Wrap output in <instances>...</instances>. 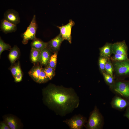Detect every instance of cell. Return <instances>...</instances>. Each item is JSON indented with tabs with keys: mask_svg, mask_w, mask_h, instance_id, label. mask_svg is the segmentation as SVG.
Returning a JSON list of instances; mask_svg holds the SVG:
<instances>
[{
	"mask_svg": "<svg viewBox=\"0 0 129 129\" xmlns=\"http://www.w3.org/2000/svg\"><path fill=\"white\" fill-rule=\"evenodd\" d=\"M109 87L113 91L129 102V80H118Z\"/></svg>",
	"mask_w": 129,
	"mask_h": 129,
	"instance_id": "2",
	"label": "cell"
},
{
	"mask_svg": "<svg viewBox=\"0 0 129 129\" xmlns=\"http://www.w3.org/2000/svg\"><path fill=\"white\" fill-rule=\"evenodd\" d=\"M64 40L59 34L54 38L48 42V48L54 53L59 50L62 43Z\"/></svg>",
	"mask_w": 129,
	"mask_h": 129,
	"instance_id": "10",
	"label": "cell"
},
{
	"mask_svg": "<svg viewBox=\"0 0 129 129\" xmlns=\"http://www.w3.org/2000/svg\"><path fill=\"white\" fill-rule=\"evenodd\" d=\"M43 70L49 80H51L55 75V70L48 65Z\"/></svg>",
	"mask_w": 129,
	"mask_h": 129,
	"instance_id": "21",
	"label": "cell"
},
{
	"mask_svg": "<svg viewBox=\"0 0 129 129\" xmlns=\"http://www.w3.org/2000/svg\"><path fill=\"white\" fill-rule=\"evenodd\" d=\"M45 103L56 114L64 116L79 106L80 100L74 89L51 84L43 91Z\"/></svg>",
	"mask_w": 129,
	"mask_h": 129,
	"instance_id": "1",
	"label": "cell"
},
{
	"mask_svg": "<svg viewBox=\"0 0 129 129\" xmlns=\"http://www.w3.org/2000/svg\"><path fill=\"white\" fill-rule=\"evenodd\" d=\"M21 70L19 63L13 66L11 69L12 74L14 78L18 72Z\"/></svg>",
	"mask_w": 129,
	"mask_h": 129,
	"instance_id": "28",
	"label": "cell"
},
{
	"mask_svg": "<svg viewBox=\"0 0 129 129\" xmlns=\"http://www.w3.org/2000/svg\"><path fill=\"white\" fill-rule=\"evenodd\" d=\"M113 43H106L102 47L99 48L100 56L109 59L110 58L112 52Z\"/></svg>",
	"mask_w": 129,
	"mask_h": 129,
	"instance_id": "13",
	"label": "cell"
},
{
	"mask_svg": "<svg viewBox=\"0 0 129 129\" xmlns=\"http://www.w3.org/2000/svg\"><path fill=\"white\" fill-rule=\"evenodd\" d=\"M63 122L66 123L71 129H81L84 125L86 120L85 117L79 115H75Z\"/></svg>",
	"mask_w": 129,
	"mask_h": 129,
	"instance_id": "6",
	"label": "cell"
},
{
	"mask_svg": "<svg viewBox=\"0 0 129 129\" xmlns=\"http://www.w3.org/2000/svg\"><path fill=\"white\" fill-rule=\"evenodd\" d=\"M51 51L48 47L41 51V59L40 62L41 64L45 66L48 65L51 55Z\"/></svg>",
	"mask_w": 129,
	"mask_h": 129,
	"instance_id": "14",
	"label": "cell"
},
{
	"mask_svg": "<svg viewBox=\"0 0 129 129\" xmlns=\"http://www.w3.org/2000/svg\"><path fill=\"white\" fill-rule=\"evenodd\" d=\"M30 59L31 61L33 63H40L41 59V51L32 48Z\"/></svg>",
	"mask_w": 129,
	"mask_h": 129,
	"instance_id": "18",
	"label": "cell"
},
{
	"mask_svg": "<svg viewBox=\"0 0 129 129\" xmlns=\"http://www.w3.org/2000/svg\"><path fill=\"white\" fill-rule=\"evenodd\" d=\"M128 48L125 40L113 43L112 54L127 55Z\"/></svg>",
	"mask_w": 129,
	"mask_h": 129,
	"instance_id": "8",
	"label": "cell"
},
{
	"mask_svg": "<svg viewBox=\"0 0 129 129\" xmlns=\"http://www.w3.org/2000/svg\"><path fill=\"white\" fill-rule=\"evenodd\" d=\"M49 80L43 70L41 67V72L37 82L39 83H43L48 81Z\"/></svg>",
	"mask_w": 129,
	"mask_h": 129,
	"instance_id": "26",
	"label": "cell"
},
{
	"mask_svg": "<svg viewBox=\"0 0 129 129\" xmlns=\"http://www.w3.org/2000/svg\"><path fill=\"white\" fill-rule=\"evenodd\" d=\"M41 68L40 66L36 65L33 66L29 72V75L36 82L40 75Z\"/></svg>",
	"mask_w": 129,
	"mask_h": 129,
	"instance_id": "17",
	"label": "cell"
},
{
	"mask_svg": "<svg viewBox=\"0 0 129 129\" xmlns=\"http://www.w3.org/2000/svg\"><path fill=\"white\" fill-rule=\"evenodd\" d=\"M105 70L106 72L114 76V68L112 62L110 58L108 59L106 64Z\"/></svg>",
	"mask_w": 129,
	"mask_h": 129,
	"instance_id": "22",
	"label": "cell"
},
{
	"mask_svg": "<svg viewBox=\"0 0 129 129\" xmlns=\"http://www.w3.org/2000/svg\"><path fill=\"white\" fill-rule=\"evenodd\" d=\"M8 57L11 63H14L18 58L20 54V50L19 48L16 46H14L10 49Z\"/></svg>",
	"mask_w": 129,
	"mask_h": 129,
	"instance_id": "16",
	"label": "cell"
},
{
	"mask_svg": "<svg viewBox=\"0 0 129 129\" xmlns=\"http://www.w3.org/2000/svg\"><path fill=\"white\" fill-rule=\"evenodd\" d=\"M103 124L102 117L97 107H95L89 117L87 128L89 129H100Z\"/></svg>",
	"mask_w": 129,
	"mask_h": 129,
	"instance_id": "4",
	"label": "cell"
},
{
	"mask_svg": "<svg viewBox=\"0 0 129 129\" xmlns=\"http://www.w3.org/2000/svg\"><path fill=\"white\" fill-rule=\"evenodd\" d=\"M0 129H10V128L5 122H1L0 123Z\"/></svg>",
	"mask_w": 129,
	"mask_h": 129,
	"instance_id": "30",
	"label": "cell"
},
{
	"mask_svg": "<svg viewBox=\"0 0 129 129\" xmlns=\"http://www.w3.org/2000/svg\"><path fill=\"white\" fill-rule=\"evenodd\" d=\"M124 116L129 119V107L127 108Z\"/></svg>",
	"mask_w": 129,
	"mask_h": 129,
	"instance_id": "31",
	"label": "cell"
},
{
	"mask_svg": "<svg viewBox=\"0 0 129 129\" xmlns=\"http://www.w3.org/2000/svg\"><path fill=\"white\" fill-rule=\"evenodd\" d=\"M57 55V52L54 53L51 55L48 64V65L54 70H55L56 66Z\"/></svg>",
	"mask_w": 129,
	"mask_h": 129,
	"instance_id": "25",
	"label": "cell"
},
{
	"mask_svg": "<svg viewBox=\"0 0 129 129\" xmlns=\"http://www.w3.org/2000/svg\"><path fill=\"white\" fill-rule=\"evenodd\" d=\"M112 62L115 77L122 79L129 77V59L121 61Z\"/></svg>",
	"mask_w": 129,
	"mask_h": 129,
	"instance_id": "3",
	"label": "cell"
},
{
	"mask_svg": "<svg viewBox=\"0 0 129 129\" xmlns=\"http://www.w3.org/2000/svg\"><path fill=\"white\" fill-rule=\"evenodd\" d=\"M5 122L11 129H16L19 126L16 119L12 117H7L5 118Z\"/></svg>",
	"mask_w": 129,
	"mask_h": 129,
	"instance_id": "19",
	"label": "cell"
},
{
	"mask_svg": "<svg viewBox=\"0 0 129 129\" xmlns=\"http://www.w3.org/2000/svg\"><path fill=\"white\" fill-rule=\"evenodd\" d=\"M112 107L116 109L121 110L129 106V102L119 96H116L111 102Z\"/></svg>",
	"mask_w": 129,
	"mask_h": 129,
	"instance_id": "11",
	"label": "cell"
},
{
	"mask_svg": "<svg viewBox=\"0 0 129 129\" xmlns=\"http://www.w3.org/2000/svg\"><path fill=\"white\" fill-rule=\"evenodd\" d=\"M75 24L74 22L71 20H69V22L67 24L62 26H57L60 30V34L64 40L68 41L71 43V31L72 27Z\"/></svg>",
	"mask_w": 129,
	"mask_h": 129,
	"instance_id": "7",
	"label": "cell"
},
{
	"mask_svg": "<svg viewBox=\"0 0 129 129\" xmlns=\"http://www.w3.org/2000/svg\"><path fill=\"white\" fill-rule=\"evenodd\" d=\"M14 81L16 82H18L21 81L22 80V74L21 70L18 72L14 78Z\"/></svg>",
	"mask_w": 129,
	"mask_h": 129,
	"instance_id": "29",
	"label": "cell"
},
{
	"mask_svg": "<svg viewBox=\"0 0 129 129\" xmlns=\"http://www.w3.org/2000/svg\"><path fill=\"white\" fill-rule=\"evenodd\" d=\"M4 18L13 24L16 25L20 22L18 13L12 9H9L5 12Z\"/></svg>",
	"mask_w": 129,
	"mask_h": 129,
	"instance_id": "9",
	"label": "cell"
},
{
	"mask_svg": "<svg viewBox=\"0 0 129 129\" xmlns=\"http://www.w3.org/2000/svg\"><path fill=\"white\" fill-rule=\"evenodd\" d=\"M11 46L9 44L6 43L0 38V55H1L2 53L4 51L11 49Z\"/></svg>",
	"mask_w": 129,
	"mask_h": 129,
	"instance_id": "27",
	"label": "cell"
},
{
	"mask_svg": "<svg viewBox=\"0 0 129 129\" xmlns=\"http://www.w3.org/2000/svg\"><path fill=\"white\" fill-rule=\"evenodd\" d=\"M0 28L1 30L5 33L15 32L17 28L16 25L10 22L4 18L1 21Z\"/></svg>",
	"mask_w": 129,
	"mask_h": 129,
	"instance_id": "12",
	"label": "cell"
},
{
	"mask_svg": "<svg viewBox=\"0 0 129 129\" xmlns=\"http://www.w3.org/2000/svg\"><path fill=\"white\" fill-rule=\"evenodd\" d=\"M108 59L104 57L100 56L98 60V65L100 71L102 74L105 72V66Z\"/></svg>",
	"mask_w": 129,
	"mask_h": 129,
	"instance_id": "20",
	"label": "cell"
},
{
	"mask_svg": "<svg viewBox=\"0 0 129 129\" xmlns=\"http://www.w3.org/2000/svg\"><path fill=\"white\" fill-rule=\"evenodd\" d=\"M48 46V43L45 42L36 38L32 40L31 44L32 48L40 51L47 48Z\"/></svg>",
	"mask_w": 129,
	"mask_h": 129,
	"instance_id": "15",
	"label": "cell"
},
{
	"mask_svg": "<svg viewBox=\"0 0 129 129\" xmlns=\"http://www.w3.org/2000/svg\"><path fill=\"white\" fill-rule=\"evenodd\" d=\"M37 28L36 16L34 15L26 30L22 35V42L23 44H26L29 40H33L36 38V34Z\"/></svg>",
	"mask_w": 129,
	"mask_h": 129,
	"instance_id": "5",
	"label": "cell"
},
{
	"mask_svg": "<svg viewBox=\"0 0 129 129\" xmlns=\"http://www.w3.org/2000/svg\"><path fill=\"white\" fill-rule=\"evenodd\" d=\"M105 81L109 86L113 85L114 83V77L106 72L102 73Z\"/></svg>",
	"mask_w": 129,
	"mask_h": 129,
	"instance_id": "23",
	"label": "cell"
},
{
	"mask_svg": "<svg viewBox=\"0 0 129 129\" xmlns=\"http://www.w3.org/2000/svg\"><path fill=\"white\" fill-rule=\"evenodd\" d=\"M110 59L112 62L121 61L127 60L128 58L127 55L114 54L111 56Z\"/></svg>",
	"mask_w": 129,
	"mask_h": 129,
	"instance_id": "24",
	"label": "cell"
}]
</instances>
